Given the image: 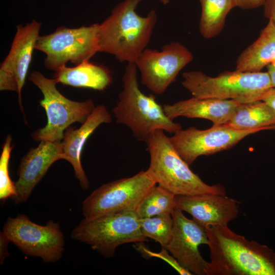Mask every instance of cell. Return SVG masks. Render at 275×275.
<instances>
[{
  "label": "cell",
  "instance_id": "8",
  "mask_svg": "<svg viewBox=\"0 0 275 275\" xmlns=\"http://www.w3.org/2000/svg\"><path fill=\"white\" fill-rule=\"evenodd\" d=\"M99 23L78 28L60 26L53 33L39 36L35 49L46 54V67L56 71L68 62L78 65L99 52Z\"/></svg>",
  "mask_w": 275,
  "mask_h": 275
},
{
  "label": "cell",
  "instance_id": "18",
  "mask_svg": "<svg viewBox=\"0 0 275 275\" xmlns=\"http://www.w3.org/2000/svg\"><path fill=\"white\" fill-rule=\"evenodd\" d=\"M241 103L234 100L192 98L164 104L163 111L173 120L179 117L201 118L212 122L213 126L225 125Z\"/></svg>",
  "mask_w": 275,
  "mask_h": 275
},
{
  "label": "cell",
  "instance_id": "32",
  "mask_svg": "<svg viewBox=\"0 0 275 275\" xmlns=\"http://www.w3.org/2000/svg\"><path fill=\"white\" fill-rule=\"evenodd\" d=\"M158 1H159L161 3H162L163 5H167L170 1V0H158Z\"/></svg>",
  "mask_w": 275,
  "mask_h": 275
},
{
  "label": "cell",
  "instance_id": "2",
  "mask_svg": "<svg viewBox=\"0 0 275 275\" xmlns=\"http://www.w3.org/2000/svg\"><path fill=\"white\" fill-rule=\"evenodd\" d=\"M143 0H124L99 24V52L113 55L119 61L134 63L146 48L157 21L155 10L141 16L136 9Z\"/></svg>",
  "mask_w": 275,
  "mask_h": 275
},
{
  "label": "cell",
  "instance_id": "28",
  "mask_svg": "<svg viewBox=\"0 0 275 275\" xmlns=\"http://www.w3.org/2000/svg\"><path fill=\"white\" fill-rule=\"evenodd\" d=\"M261 100L275 112V88L272 87L268 90L263 95Z\"/></svg>",
  "mask_w": 275,
  "mask_h": 275
},
{
  "label": "cell",
  "instance_id": "25",
  "mask_svg": "<svg viewBox=\"0 0 275 275\" xmlns=\"http://www.w3.org/2000/svg\"><path fill=\"white\" fill-rule=\"evenodd\" d=\"M12 138L8 135L3 145L0 157V199L5 200L16 194L15 184L9 174V161L12 150Z\"/></svg>",
  "mask_w": 275,
  "mask_h": 275
},
{
  "label": "cell",
  "instance_id": "15",
  "mask_svg": "<svg viewBox=\"0 0 275 275\" xmlns=\"http://www.w3.org/2000/svg\"><path fill=\"white\" fill-rule=\"evenodd\" d=\"M175 204V208L188 213L205 228L210 225L228 226L239 213V202L223 195H176Z\"/></svg>",
  "mask_w": 275,
  "mask_h": 275
},
{
  "label": "cell",
  "instance_id": "20",
  "mask_svg": "<svg viewBox=\"0 0 275 275\" xmlns=\"http://www.w3.org/2000/svg\"><path fill=\"white\" fill-rule=\"evenodd\" d=\"M275 60V23L271 20L258 39L239 56L236 70L250 72H260Z\"/></svg>",
  "mask_w": 275,
  "mask_h": 275
},
{
  "label": "cell",
  "instance_id": "12",
  "mask_svg": "<svg viewBox=\"0 0 275 275\" xmlns=\"http://www.w3.org/2000/svg\"><path fill=\"white\" fill-rule=\"evenodd\" d=\"M260 131L237 130L225 125L203 130L190 127L178 130L170 139L181 157L190 165L199 156L229 149L246 136Z\"/></svg>",
  "mask_w": 275,
  "mask_h": 275
},
{
  "label": "cell",
  "instance_id": "16",
  "mask_svg": "<svg viewBox=\"0 0 275 275\" xmlns=\"http://www.w3.org/2000/svg\"><path fill=\"white\" fill-rule=\"evenodd\" d=\"M61 141H41L22 158L18 170V178L15 182L16 195L12 198L15 204L25 202L36 185L49 167L62 159Z\"/></svg>",
  "mask_w": 275,
  "mask_h": 275
},
{
  "label": "cell",
  "instance_id": "10",
  "mask_svg": "<svg viewBox=\"0 0 275 275\" xmlns=\"http://www.w3.org/2000/svg\"><path fill=\"white\" fill-rule=\"evenodd\" d=\"M1 233L26 255L41 258L48 263L62 257L64 236L59 225L52 220L42 226L24 214H18L8 218Z\"/></svg>",
  "mask_w": 275,
  "mask_h": 275
},
{
  "label": "cell",
  "instance_id": "17",
  "mask_svg": "<svg viewBox=\"0 0 275 275\" xmlns=\"http://www.w3.org/2000/svg\"><path fill=\"white\" fill-rule=\"evenodd\" d=\"M112 121V117L106 107L98 105L95 107L82 125L78 129L68 127L65 130L62 142V159L72 166L75 175L81 188L87 189L90 183L81 163V153L84 146L90 135L103 123Z\"/></svg>",
  "mask_w": 275,
  "mask_h": 275
},
{
  "label": "cell",
  "instance_id": "3",
  "mask_svg": "<svg viewBox=\"0 0 275 275\" xmlns=\"http://www.w3.org/2000/svg\"><path fill=\"white\" fill-rule=\"evenodd\" d=\"M137 70L134 63H128L125 67L123 89L113 110L116 122L126 126L142 142L157 130L174 133L181 129L180 124L167 117L153 95H147L140 90Z\"/></svg>",
  "mask_w": 275,
  "mask_h": 275
},
{
  "label": "cell",
  "instance_id": "24",
  "mask_svg": "<svg viewBox=\"0 0 275 275\" xmlns=\"http://www.w3.org/2000/svg\"><path fill=\"white\" fill-rule=\"evenodd\" d=\"M173 225L170 213L140 218L141 230L144 236L158 242L164 249L172 237Z\"/></svg>",
  "mask_w": 275,
  "mask_h": 275
},
{
  "label": "cell",
  "instance_id": "22",
  "mask_svg": "<svg viewBox=\"0 0 275 275\" xmlns=\"http://www.w3.org/2000/svg\"><path fill=\"white\" fill-rule=\"evenodd\" d=\"M201 15L199 31L206 39L217 36L223 29L226 17L234 7L235 0H199Z\"/></svg>",
  "mask_w": 275,
  "mask_h": 275
},
{
  "label": "cell",
  "instance_id": "13",
  "mask_svg": "<svg viewBox=\"0 0 275 275\" xmlns=\"http://www.w3.org/2000/svg\"><path fill=\"white\" fill-rule=\"evenodd\" d=\"M41 23L35 20L17 26L11 47L0 68V90L15 91L23 111L21 93L39 37Z\"/></svg>",
  "mask_w": 275,
  "mask_h": 275
},
{
  "label": "cell",
  "instance_id": "7",
  "mask_svg": "<svg viewBox=\"0 0 275 275\" xmlns=\"http://www.w3.org/2000/svg\"><path fill=\"white\" fill-rule=\"evenodd\" d=\"M29 79L43 95L40 104L47 118V124L32 135L36 141H61L71 124L84 123L95 107L91 99L78 102L68 99L58 90L54 79L48 78L39 71L31 73Z\"/></svg>",
  "mask_w": 275,
  "mask_h": 275
},
{
  "label": "cell",
  "instance_id": "23",
  "mask_svg": "<svg viewBox=\"0 0 275 275\" xmlns=\"http://www.w3.org/2000/svg\"><path fill=\"white\" fill-rule=\"evenodd\" d=\"M175 196L167 189L156 185L144 197L136 210V213L140 218L172 214L176 207Z\"/></svg>",
  "mask_w": 275,
  "mask_h": 275
},
{
  "label": "cell",
  "instance_id": "4",
  "mask_svg": "<svg viewBox=\"0 0 275 275\" xmlns=\"http://www.w3.org/2000/svg\"><path fill=\"white\" fill-rule=\"evenodd\" d=\"M145 142L150 158L147 170L158 185L175 195H226L223 185H208L189 169L164 130L154 131Z\"/></svg>",
  "mask_w": 275,
  "mask_h": 275
},
{
  "label": "cell",
  "instance_id": "1",
  "mask_svg": "<svg viewBox=\"0 0 275 275\" xmlns=\"http://www.w3.org/2000/svg\"><path fill=\"white\" fill-rule=\"evenodd\" d=\"M210 250L206 275H275V252L232 231L228 226L205 228Z\"/></svg>",
  "mask_w": 275,
  "mask_h": 275
},
{
  "label": "cell",
  "instance_id": "9",
  "mask_svg": "<svg viewBox=\"0 0 275 275\" xmlns=\"http://www.w3.org/2000/svg\"><path fill=\"white\" fill-rule=\"evenodd\" d=\"M156 184L147 170L104 184L83 201L84 218L91 219L108 213L136 210L144 197Z\"/></svg>",
  "mask_w": 275,
  "mask_h": 275
},
{
  "label": "cell",
  "instance_id": "11",
  "mask_svg": "<svg viewBox=\"0 0 275 275\" xmlns=\"http://www.w3.org/2000/svg\"><path fill=\"white\" fill-rule=\"evenodd\" d=\"M193 60L188 48L178 42H172L160 50L146 48L135 64L142 84L154 93L161 94Z\"/></svg>",
  "mask_w": 275,
  "mask_h": 275
},
{
  "label": "cell",
  "instance_id": "26",
  "mask_svg": "<svg viewBox=\"0 0 275 275\" xmlns=\"http://www.w3.org/2000/svg\"><path fill=\"white\" fill-rule=\"evenodd\" d=\"M138 245L136 246V250L143 255L148 257H157L161 259L173 267L181 275H191L192 273L182 267L177 260L172 256L170 255L169 251L162 248L160 252L155 253L151 251L148 249L143 242L138 243Z\"/></svg>",
  "mask_w": 275,
  "mask_h": 275
},
{
  "label": "cell",
  "instance_id": "31",
  "mask_svg": "<svg viewBox=\"0 0 275 275\" xmlns=\"http://www.w3.org/2000/svg\"><path fill=\"white\" fill-rule=\"evenodd\" d=\"M267 69L272 87L275 88V60L267 66Z\"/></svg>",
  "mask_w": 275,
  "mask_h": 275
},
{
  "label": "cell",
  "instance_id": "14",
  "mask_svg": "<svg viewBox=\"0 0 275 275\" xmlns=\"http://www.w3.org/2000/svg\"><path fill=\"white\" fill-rule=\"evenodd\" d=\"M173 230L165 248L180 265L192 274L206 275L208 262L199 251L201 244H208L206 229L193 219L187 218L183 211L175 208L172 213Z\"/></svg>",
  "mask_w": 275,
  "mask_h": 275
},
{
  "label": "cell",
  "instance_id": "30",
  "mask_svg": "<svg viewBox=\"0 0 275 275\" xmlns=\"http://www.w3.org/2000/svg\"><path fill=\"white\" fill-rule=\"evenodd\" d=\"M1 261L3 262L7 256V245L9 241L1 233Z\"/></svg>",
  "mask_w": 275,
  "mask_h": 275
},
{
  "label": "cell",
  "instance_id": "27",
  "mask_svg": "<svg viewBox=\"0 0 275 275\" xmlns=\"http://www.w3.org/2000/svg\"><path fill=\"white\" fill-rule=\"evenodd\" d=\"M267 0H235L236 6L243 9H253L264 6Z\"/></svg>",
  "mask_w": 275,
  "mask_h": 275
},
{
  "label": "cell",
  "instance_id": "29",
  "mask_svg": "<svg viewBox=\"0 0 275 275\" xmlns=\"http://www.w3.org/2000/svg\"><path fill=\"white\" fill-rule=\"evenodd\" d=\"M264 6L265 15L275 23V0H267Z\"/></svg>",
  "mask_w": 275,
  "mask_h": 275
},
{
  "label": "cell",
  "instance_id": "21",
  "mask_svg": "<svg viewBox=\"0 0 275 275\" xmlns=\"http://www.w3.org/2000/svg\"><path fill=\"white\" fill-rule=\"evenodd\" d=\"M241 130L275 129V112L261 100L241 103L225 124Z\"/></svg>",
  "mask_w": 275,
  "mask_h": 275
},
{
  "label": "cell",
  "instance_id": "6",
  "mask_svg": "<svg viewBox=\"0 0 275 275\" xmlns=\"http://www.w3.org/2000/svg\"><path fill=\"white\" fill-rule=\"evenodd\" d=\"M71 237L89 245L105 257H113L117 248L123 244L148 240L141 231L140 218L135 210L84 218L72 230Z\"/></svg>",
  "mask_w": 275,
  "mask_h": 275
},
{
  "label": "cell",
  "instance_id": "5",
  "mask_svg": "<svg viewBox=\"0 0 275 275\" xmlns=\"http://www.w3.org/2000/svg\"><path fill=\"white\" fill-rule=\"evenodd\" d=\"M182 78V86L194 97L234 100L240 103L261 100L272 87L267 72L235 70L212 77L200 71H191L183 73Z\"/></svg>",
  "mask_w": 275,
  "mask_h": 275
},
{
  "label": "cell",
  "instance_id": "19",
  "mask_svg": "<svg viewBox=\"0 0 275 275\" xmlns=\"http://www.w3.org/2000/svg\"><path fill=\"white\" fill-rule=\"evenodd\" d=\"M54 79L57 84L99 91L107 88L112 81L107 68L89 61H85L74 67H61L56 71Z\"/></svg>",
  "mask_w": 275,
  "mask_h": 275
}]
</instances>
